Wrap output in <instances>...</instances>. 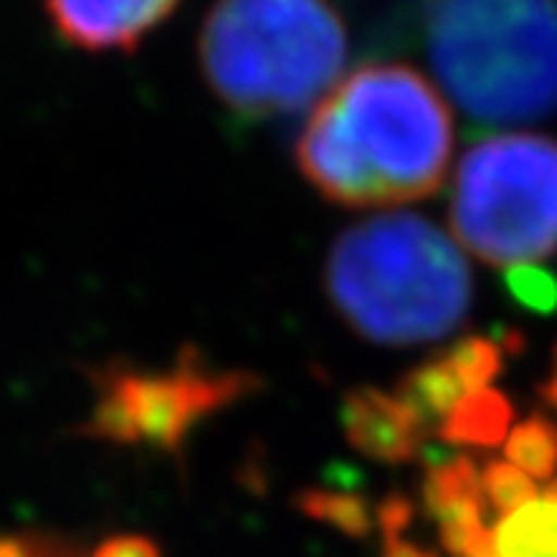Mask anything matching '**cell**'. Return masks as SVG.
I'll use <instances>...</instances> for the list:
<instances>
[{"label": "cell", "mask_w": 557, "mask_h": 557, "mask_svg": "<svg viewBox=\"0 0 557 557\" xmlns=\"http://www.w3.org/2000/svg\"><path fill=\"white\" fill-rule=\"evenodd\" d=\"M453 115L406 62H362L313 106L295 161L322 199L387 208L431 199L453 161Z\"/></svg>", "instance_id": "1"}, {"label": "cell", "mask_w": 557, "mask_h": 557, "mask_svg": "<svg viewBox=\"0 0 557 557\" xmlns=\"http://www.w3.org/2000/svg\"><path fill=\"white\" fill-rule=\"evenodd\" d=\"M325 295L362 341L418 347L453 335L468 319L474 276L453 236L394 211L359 220L332 242Z\"/></svg>", "instance_id": "2"}, {"label": "cell", "mask_w": 557, "mask_h": 557, "mask_svg": "<svg viewBox=\"0 0 557 557\" xmlns=\"http://www.w3.org/2000/svg\"><path fill=\"white\" fill-rule=\"evenodd\" d=\"M344 62L347 25L332 0H214L201 25L205 84L245 121L313 109Z\"/></svg>", "instance_id": "3"}, {"label": "cell", "mask_w": 557, "mask_h": 557, "mask_svg": "<svg viewBox=\"0 0 557 557\" xmlns=\"http://www.w3.org/2000/svg\"><path fill=\"white\" fill-rule=\"evenodd\" d=\"M424 44L440 84L480 124L557 109L555 0H424Z\"/></svg>", "instance_id": "4"}, {"label": "cell", "mask_w": 557, "mask_h": 557, "mask_svg": "<svg viewBox=\"0 0 557 557\" xmlns=\"http://www.w3.org/2000/svg\"><path fill=\"white\" fill-rule=\"evenodd\" d=\"M449 223L461 248L493 267L557 251V139L508 131L468 146L453 180Z\"/></svg>", "instance_id": "5"}, {"label": "cell", "mask_w": 557, "mask_h": 557, "mask_svg": "<svg viewBox=\"0 0 557 557\" xmlns=\"http://www.w3.org/2000/svg\"><path fill=\"white\" fill-rule=\"evenodd\" d=\"M260 391V379L245 369H220L199 347L180 350L164 369H143L112 359L90 369V412L81 437L109 446L180 456L208 418Z\"/></svg>", "instance_id": "6"}, {"label": "cell", "mask_w": 557, "mask_h": 557, "mask_svg": "<svg viewBox=\"0 0 557 557\" xmlns=\"http://www.w3.org/2000/svg\"><path fill=\"white\" fill-rule=\"evenodd\" d=\"M180 0H47V16L69 47L87 53L134 50Z\"/></svg>", "instance_id": "7"}, {"label": "cell", "mask_w": 557, "mask_h": 557, "mask_svg": "<svg viewBox=\"0 0 557 557\" xmlns=\"http://www.w3.org/2000/svg\"><path fill=\"white\" fill-rule=\"evenodd\" d=\"M341 431L347 443L381 465H406L424 453V428L399 403L397 394L381 387H354L341 399Z\"/></svg>", "instance_id": "8"}, {"label": "cell", "mask_w": 557, "mask_h": 557, "mask_svg": "<svg viewBox=\"0 0 557 557\" xmlns=\"http://www.w3.org/2000/svg\"><path fill=\"white\" fill-rule=\"evenodd\" d=\"M421 508L437 527H478L486 523V498L480 468L471 456H449L446 453L428 465L421 480Z\"/></svg>", "instance_id": "9"}, {"label": "cell", "mask_w": 557, "mask_h": 557, "mask_svg": "<svg viewBox=\"0 0 557 557\" xmlns=\"http://www.w3.org/2000/svg\"><path fill=\"white\" fill-rule=\"evenodd\" d=\"M511 421H515V403L508 399V394L496 387H483L458 399V406L440 424L437 434L446 446L493 449L508 440Z\"/></svg>", "instance_id": "10"}, {"label": "cell", "mask_w": 557, "mask_h": 557, "mask_svg": "<svg viewBox=\"0 0 557 557\" xmlns=\"http://www.w3.org/2000/svg\"><path fill=\"white\" fill-rule=\"evenodd\" d=\"M461 381L449 369L446 357H431L418 362L397 381L399 403L416 416V421L424 428V434H437L440 424L449 418V412L461 399Z\"/></svg>", "instance_id": "11"}, {"label": "cell", "mask_w": 557, "mask_h": 557, "mask_svg": "<svg viewBox=\"0 0 557 557\" xmlns=\"http://www.w3.org/2000/svg\"><path fill=\"white\" fill-rule=\"evenodd\" d=\"M496 530L498 557H557V480L536 502L502 518Z\"/></svg>", "instance_id": "12"}, {"label": "cell", "mask_w": 557, "mask_h": 557, "mask_svg": "<svg viewBox=\"0 0 557 557\" xmlns=\"http://www.w3.org/2000/svg\"><path fill=\"white\" fill-rule=\"evenodd\" d=\"M295 508L304 518L325 523L338 530L341 536L357 539V542L379 530L372 502L347 486H307L295 496Z\"/></svg>", "instance_id": "13"}, {"label": "cell", "mask_w": 557, "mask_h": 557, "mask_svg": "<svg viewBox=\"0 0 557 557\" xmlns=\"http://www.w3.org/2000/svg\"><path fill=\"white\" fill-rule=\"evenodd\" d=\"M505 456L527 478L552 480L557 474V424L542 412L527 416L505 440Z\"/></svg>", "instance_id": "14"}, {"label": "cell", "mask_w": 557, "mask_h": 557, "mask_svg": "<svg viewBox=\"0 0 557 557\" xmlns=\"http://www.w3.org/2000/svg\"><path fill=\"white\" fill-rule=\"evenodd\" d=\"M465 391H483L505 372V350L493 335H468L443 354Z\"/></svg>", "instance_id": "15"}, {"label": "cell", "mask_w": 557, "mask_h": 557, "mask_svg": "<svg viewBox=\"0 0 557 557\" xmlns=\"http://www.w3.org/2000/svg\"><path fill=\"white\" fill-rule=\"evenodd\" d=\"M480 480H483V498L498 518H508L539 498L533 478H527L511 461H486V468L480 471Z\"/></svg>", "instance_id": "16"}, {"label": "cell", "mask_w": 557, "mask_h": 557, "mask_svg": "<svg viewBox=\"0 0 557 557\" xmlns=\"http://www.w3.org/2000/svg\"><path fill=\"white\" fill-rule=\"evenodd\" d=\"M502 285H505L508 298L523 310H530L536 317L557 313V276L552 270H545L539 263H518V267L505 270Z\"/></svg>", "instance_id": "17"}, {"label": "cell", "mask_w": 557, "mask_h": 557, "mask_svg": "<svg viewBox=\"0 0 557 557\" xmlns=\"http://www.w3.org/2000/svg\"><path fill=\"white\" fill-rule=\"evenodd\" d=\"M0 557H90V548L81 545L75 536L57 530H13L0 533Z\"/></svg>", "instance_id": "18"}, {"label": "cell", "mask_w": 557, "mask_h": 557, "mask_svg": "<svg viewBox=\"0 0 557 557\" xmlns=\"http://www.w3.org/2000/svg\"><path fill=\"white\" fill-rule=\"evenodd\" d=\"M416 502L409 496H403V493H387V496L381 498L379 505H375V523H379L384 542L403 539V533H406V530L412 527V520H416Z\"/></svg>", "instance_id": "19"}, {"label": "cell", "mask_w": 557, "mask_h": 557, "mask_svg": "<svg viewBox=\"0 0 557 557\" xmlns=\"http://www.w3.org/2000/svg\"><path fill=\"white\" fill-rule=\"evenodd\" d=\"M90 557H161V548L149 536L139 533H115V536L100 539Z\"/></svg>", "instance_id": "20"}, {"label": "cell", "mask_w": 557, "mask_h": 557, "mask_svg": "<svg viewBox=\"0 0 557 557\" xmlns=\"http://www.w3.org/2000/svg\"><path fill=\"white\" fill-rule=\"evenodd\" d=\"M381 557H437L434 552L421 548L416 542H406V539H391L381 545Z\"/></svg>", "instance_id": "21"}, {"label": "cell", "mask_w": 557, "mask_h": 557, "mask_svg": "<svg viewBox=\"0 0 557 557\" xmlns=\"http://www.w3.org/2000/svg\"><path fill=\"white\" fill-rule=\"evenodd\" d=\"M539 394L557 412V344L555 350H552V372H548V379L539 384Z\"/></svg>", "instance_id": "22"}, {"label": "cell", "mask_w": 557, "mask_h": 557, "mask_svg": "<svg viewBox=\"0 0 557 557\" xmlns=\"http://www.w3.org/2000/svg\"><path fill=\"white\" fill-rule=\"evenodd\" d=\"M493 341H496L502 350H508V354H523V344H527L523 335L515 332V329H496V332H493Z\"/></svg>", "instance_id": "23"}]
</instances>
